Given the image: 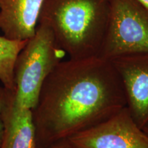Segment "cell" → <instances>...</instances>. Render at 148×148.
<instances>
[{"label": "cell", "instance_id": "4fadbf2b", "mask_svg": "<svg viewBox=\"0 0 148 148\" xmlns=\"http://www.w3.org/2000/svg\"><path fill=\"white\" fill-rule=\"evenodd\" d=\"M143 130L144 132H145V134L148 136V125H147V126H146L145 127H144Z\"/></svg>", "mask_w": 148, "mask_h": 148}, {"label": "cell", "instance_id": "7a4b0ae2", "mask_svg": "<svg viewBox=\"0 0 148 148\" xmlns=\"http://www.w3.org/2000/svg\"><path fill=\"white\" fill-rule=\"evenodd\" d=\"M110 0H44L38 24L47 25L69 58L99 56Z\"/></svg>", "mask_w": 148, "mask_h": 148}, {"label": "cell", "instance_id": "5b68a950", "mask_svg": "<svg viewBox=\"0 0 148 148\" xmlns=\"http://www.w3.org/2000/svg\"><path fill=\"white\" fill-rule=\"evenodd\" d=\"M67 140L73 148H148V136L127 106Z\"/></svg>", "mask_w": 148, "mask_h": 148}, {"label": "cell", "instance_id": "3957f363", "mask_svg": "<svg viewBox=\"0 0 148 148\" xmlns=\"http://www.w3.org/2000/svg\"><path fill=\"white\" fill-rule=\"evenodd\" d=\"M64 53L56 41L52 31L38 24L18 53L14 66V92L8 91L14 106L32 110L38 101L45 79L58 65Z\"/></svg>", "mask_w": 148, "mask_h": 148}, {"label": "cell", "instance_id": "8992f818", "mask_svg": "<svg viewBox=\"0 0 148 148\" xmlns=\"http://www.w3.org/2000/svg\"><path fill=\"white\" fill-rule=\"evenodd\" d=\"M123 83L127 107L141 129L148 125V53L110 60Z\"/></svg>", "mask_w": 148, "mask_h": 148}, {"label": "cell", "instance_id": "9c48e42d", "mask_svg": "<svg viewBox=\"0 0 148 148\" xmlns=\"http://www.w3.org/2000/svg\"><path fill=\"white\" fill-rule=\"evenodd\" d=\"M27 40H16L0 36V81L3 87L14 92V66L18 53Z\"/></svg>", "mask_w": 148, "mask_h": 148}, {"label": "cell", "instance_id": "277c9868", "mask_svg": "<svg viewBox=\"0 0 148 148\" xmlns=\"http://www.w3.org/2000/svg\"><path fill=\"white\" fill-rule=\"evenodd\" d=\"M148 53V10L136 0H110L108 27L99 56L112 60Z\"/></svg>", "mask_w": 148, "mask_h": 148}, {"label": "cell", "instance_id": "8fae6325", "mask_svg": "<svg viewBox=\"0 0 148 148\" xmlns=\"http://www.w3.org/2000/svg\"><path fill=\"white\" fill-rule=\"evenodd\" d=\"M44 148H73L67 139L60 140L55 142Z\"/></svg>", "mask_w": 148, "mask_h": 148}, {"label": "cell", "instance_id": "7c38bea8", "mask_svg": "<svg viewBox=\"0 0 148 148\" xmlns=\"http://www.w3.org/2000/svg\"><path fill=\"white\" fill-rule=\"evenodd\" d=\"M138 1L140 4L143 5L145 8H146L148 10V0H136Z\"/></svg>", "mask_w": 148, "mask_h": 148}, {"label": "cell", "instance_id": "ba28073f", "mask_svg": "<svg viewBox=\"0 0 148 148\" xmlns=\"http://www.w3.org/2000/svg\"><path fill=\"white\" fill-rule=\"evenodd\" d=\"M1 118L3 136L0 148H36L32 110L14 106L9 99L6 90Z\"/></svg>", "mask_w": 148, "mask_h": 148}, {"label": "cell", "instance_id": "6da1fadb", "mask_svg": "<svg viewBox=\"0 0 148 148\" xmlns=\"http://www.w3.org/2000/svg\"><path fill=\"white\" fill-rule=\"evenodd\" d=\"M126 106L123 83L110 60L60 61L45 79L32 110L36 148L68 139Z\"/></svg>", "mask_w": 148, "mask_h": 148}, {"label": "cell", "instance_id": "52a82bcc", "mask_svg": "<svg viewBox=\"0 0 148 148\" xmlns=\"http://www.w3.org/2000/svg\"><path fill=\"white\" fill-rule=\"evenodd\" d=\"M44 0H0V29L16 40L34 36Z\"/></svg>", "mask_w": 148, "mask_h": 148}, {"label": "cell", "instance_id": "30bf717a", "mask_svg": "<svg viewBox=\"0 0 148 148\" xmlns=\"http://www.w3.org/2000/svg\"><path fill=\"white\" fill-rule=\"evenodd\" d=\"M5 89L3 86H0V146L1 145L3 136V123L1 118V111L5 99Z\"/></svg>", "mask_w": 148, "mask_h": 148}]
</instances>
